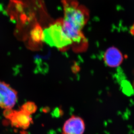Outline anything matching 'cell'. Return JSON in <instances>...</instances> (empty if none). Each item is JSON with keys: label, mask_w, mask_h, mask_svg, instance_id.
I'll list each match as a JSON object with an SVG mask.
<instances>
[{"label": "cell", "mask_w": 134, "mask_h": 134, "mask_svg": "<svg viewBox=\"0 0 134 134\" xmlns=\"http://www.w3.org/2000/svg\"><path fill=\"white\" fill-rule=\"evenodd\" d=\"M64 17L62 26L66 35L72 41V49L75 52L86 51L88 41L82 29L89 19V12L83 5L76 0H63Z\"/></svg>", "instance_id": "6da1fadb"}, {"label": "cell", "mask_w": 134, "mask_h": 134, "mask_svg": "<svg viewBox=\"0 0 134 134\" xmlns=\"http://www.w3.org/2000/svg\"><path fill=\"white\" fill-rule=\"evenodd\" d=\"M43 40L52 47L61 51L72 47V42L66 35L62 26V20H59L43 31Z\"/></svg>", "instance_id": "7a4b0ae2"}, {"label": "cell", "mask_w": 134, "mask_h": 134, "mask_svg": "<svg viewBox=\"0 0 134 134\" xmlns=\"http://www.w3.org/2000/svg\"><path fill=\"white\" fill-rule=\"evenodd\" d=\"M4 115L9 119L13 126L26 129L30 126L32 121L30 115L21 110L15 111L12 109H5Z\"/></svg>", "instance_id": "3957f363"}, {"label": "cell", "mask_w": 134, "mask_h": 134, "mask_svg": "<svg viewBox=\"0 0 134 134\" xmlns=\"http://www.w3.org/2000/svg\"><path fill=\"white\" fill-rule=\"evenodd\" d=\"M18 93L10 85L0 81V107L12 109L18 100Z\"/></svg>", "instance_id": "277c9868"}, {"label": "cell", "mask_w": 134, "mask_h": 134, "mask_svg": "<svg viewBox=\"0 0 134 134\" xmlns=\"http://www.w3.org/2000/svg\"><path fill=\"white\" fill-rule=\"evenodd\" d=\"M86 125L82 118L72 115L65 122L62 128V134H83Z\"/></svg>", "instance_id": "5b68a950"}, {"label": "cell", "mask_w": 134, "mask_h": 134, "mask_svg": "<svg viewBox=\"0 0 134 134\" xmlns=\"http://www.w3.org/2000/svg\"><path fill=\"white\" fill-rule=\"evenodd\" d=\"M105 64L108 67L116 68L119 66L122 62L124 57L118 48L111 47L108 48L103 56Z\"/></svg>", "instance_id": "8992f818"}, {"label": "cell", "mask_w": 134, "mask_h": 134, "mask_svg": "<svg viewBox=\"0 0 134 134\" xmlns=\"http://www.w3.org/2000/svg\"><path fill=\"white\" fill-rule=\"evenodd\" d=\"M37 109V105L34 102L28 101L20 107V109L29 115H31L32 114L35 112Z\"/></svg>", "instance_id": "52a82bcc"}, {"label": "cell", "mask_w": 134, "mask_h": 134, "mask_svg": "<svg viewBox=\"0 0 134 134\" xmlns=\"http://www.w3.org/2000/svg\"><path fill=\"white\" fill-rule=\"evenodd\" d=\"M32 39L36 42H40L43 40V31L39 26H36L31 33Z\"/></svg>", "instance_id": "ba28073f"}]
</instances>
